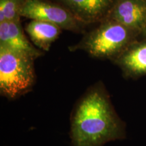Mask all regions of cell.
<instances>
[{
    "instance_id": "1",
    "label": "cell",
    "mask_w": 146,
    "mask_h": 146,
    "mask_svg": "<svg viewBox=\"0 0 146 146\" xmlns=\"http://www.w3.org/2000/svg\"><path fill=\"white\" fill-rule=\"evenodd\" d=\"M126 137L125 124L102 83L91 87L74 106L70 118L72 146H103Z\"/></svg>"
},
{
    "instance_id": "2",
    "label": "cell",
    "mask_w": 146,
    "mask_h": 146,
    "mask_svg": "<svg viewBox=\"0 0 146 146\" xmlns=\"http://www.w3.org/2000/svg\"><path fill=\"white\" fill-rule=\"evenodd\" d=\"M25 53L0 45V91L14 100L31 90L35 82L34 60Z\"/></svg>"
},
{
    "instance_id": "3",
    "label": "cell",
    "mask_w": 146,
    "mask_h": 146,
    "mask_svg": "<svg viewBox=\"0 0 146 146\" xmlns=\"http://www.w3.org/2000/svg\"><path fill=\"white\" fill-rule=\"evenodd\" d=\"M133 31L111 19L106 20L78 45L98 58H116L127 48Z\"/></svg>"
},
{
    "instance_id": "4",
    "label": "cell",
    "mask_w": 146,
    "mask_h": 146,
    "mask_svg": "<svg viewBox=\"0 0 146 146\" xmlns=\"http://www.w3.org/2000/svg\"><path fill=\"white\" fill-rule=\"evenodd\" d=\"M20 15L31 20L48 22L71 31H79L83 24L64 6L43 0H25Z\"/></svg>"
},
{
    "instance_id": "5",
    "label": "cell",
    "mask_w": 146,
    "mask_h": 146,
    "mask_svg": "<svg viewBox=\"0 0 146 146\" xmlns=\"http://www.w3.org/2000/svg\"><path fill=\"white\" fill-rule=\"evenodd\" d=\"M108 18L133 32L144 31L146 27V0H119Z\"/></svg>"
},
{
    "instance_id": "6",
    "label": "cell",
    "mask_w": 146,
    "mask_h": 146,
    "mask_svg": "<svg viewBox=\"0 0 146 146\" xmlns=\"http://www.w3.org/2000/svg\"><path fill=\"white\" fill-rule=\"evenodd\" d=\"M82 23L104 20L115 5L114 0H60Z\"/></svg>"
},
{
    "instance_id": "7",
    "label": "cell",
    "mask_w": 146,
    "mask_h": 146,
    "mask_svg": "<svg viewBox=\"0 0 146 146\" xmlns=\"http://www.w3.org/2000/svg\"><path fill=\"white\" fill-rule=\"evenodd\" d=\"M0 45L23 52L35 59L43 54L41 51L35 48L27 39L20 21L0 23Z\"/></svg>"
},
{
    "instance_id": "8",
    "label": "cell",
    "mask_w": 146,
    "mask_h": 146,
    "mask_svg": "<svg viewBox=\"0 0 146 146\" xmlns=\"http://www.w3.org/2000/svg\"><path fill=\"white\" fill-rule=\"evenodd\" d=\"M115 60L128 77L146 75V42L129 47Z\"/></svg>"
},
{
    "instance_id": "9",
    "label": "cell",
    "mask_w": 146,
    "mask_h": 146,
    "mask_svg": "<svg viewBox=\"0 0 146 146\" xmlns=\"http://www.w3.org/2000/svg\"><path fill=\"white\" fill-rule=\"evenodd\" d=\"M62 29L54 24L36 20H32L25 27V31L34 45L43 51L50 50L52 43L61 34Z\"/></svg>"
},
{
    "instance_id": "10",
    "label": "cell",
    "mask_w": 146,
    "mask_h": 146,
    "mask_svg": "<svg viewBox=\"0 0 146 146\" xmlns=\"http://www.w3.org/2000/svg\"><path fill=\"white\" fill-rule=\"evenodd\" d=\"M25 0H0V23L20 21V11Z\"/></svg>"
},
{
    "instance_id": "11",
    "label": "cell",
    "mask_w": 146,
    "mask_h": 146,
    "mask_svg": "<svg viewBox=\"0 0 146 146\" xmlns=\"http://www.w3.org/2000/svg\"><path fill=\"white\" fill-rule=\"evenodd\" d=\"M144 31V32H145V33H146V27H145V29H144V31Z\"/></svg>"
}]
</instances>
